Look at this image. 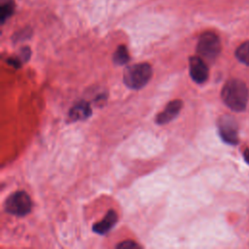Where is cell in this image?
Returning a JSON list of instances; mask_svg holds the SVG:
<instances>
[{"label": "cell", "instance_id": "cell-11", "mask_svg": "<svg viewBox=\"0 0 249 249\" xmlns=\"http://www.w3.org/2000/svg\"><path fill=\"white\" fill-rule=\"evenodd\" d=\"M236 58L249 66V41L242 43L235 51Z\"/></svg>", "mask_w": 249, "mask_h": 249}, {"label": "cell", "instance_id": "cell-15", "mask_svg": "<svg viewBox=\"0 0 249 249\" xmlns=\"http://www.w3.org/2000/svg\"><path fill=\"white\" fill-rule=\"evenodd\" d=\"M30 34H31V30H30L29 28H25V29H22L20 32L15 34V35H16V37H17L18 39L22 40V38L24 39V38H26V37H29Z\"/></svg>", "mask_w": 249, "mask_h": 249}, {"label": "cell", "instance_id": "cell-13", "mask_svg": "<svg viewBox=\"0 0 249 249\" xmlns=\"http://www.w3.org/2000/svg\"><path fill=\"white\" fill-rule=\"evenodd\" d=\"M118 248H134V247H139V245L137 243H135L134 241L131 240H126V241H123L122 243L117 245Z\"/></svg>", "mask_w": 249, "mask_h": 249}, {"label": "cell", "instance_id": "cell-5", "mask_svg": "<svg viewBox=\"0 0 249 249\" xmlns=\"http://www.w3.org/2000/svg\"><path fill=\"white\" fill-rule=\"evenodd\" d=\"M218 129L221 138L226 143L231 145L238 143V125L231 116H222L218 121Z\"/></svg>", "mask_w": 249, "mask_h": 249}, {"label": "cell", "instance_id": "cell-14", "mask_svg": "<svg viewBox=\"0 0 249 249\" xmlns=\"http://www.w3.org/2000/svg\"><path fill=\"white\" fill-rule=\"evenodd\" d=\"M19 56H20V60L21 61H26L29 56H30V50L28 47H24L21 49L20 51V53H19Z\"/></svg>", "mask_w": 249, "mask_h": 249}, {"label": "cell", "instance_id": "cell-7", "mask_svg": "<svg viewBox=\"0 0 249 249\" xmlns=\"http://www.w3.org/2000/svg\"><path fill=\"white\" fill-rule=\"evenodd\" d=\"M182 101L175 99L170 101L166 107L164 108V110L162 112H160L156 119V122L159 124H165L167 123H169L170 121H172L174 118H176V116L180 113L181 109H182Z\"/></svg>", "mask_w": 249, "mask_h": 249}, {"label": "cell", "instance_id": "cell-8", "mask_svg": "<svg viewBox=\"0 0 249 249\" xmlns=\"http://www.w3.org/2000/svg\"><path fill=\"white\" fill-rule=\"evenodd\" d=\"M117 220H118L117 213L114 210H109L105 215V217L103 218V220L93 225L92 231L99 234H105L114 227Z\"/></svg>", "mask_w": 249, "mask_h": 249}, {"label": "cell", "instance_id": "cell-6", "mask_svg": "<svg viewBox=\"0 0 249 249\" xmlns=\"http://www.w3.org/2000/svg\"><path fill=\"white\" fill-rule=\"evenodd\" d=\"M190 75L197 84H203L208 79V67L200 56L190 57Z\"/></svg>", "mask_w": 249, "mask_h": 249}, {"label": "cell", "instance_id": "cell-3", "mask_svg": "<svg viewBox=\"0 0 249 249\" xmlns=\"http://www.w3.org/2000/svg\"><path fill=\"white\" fill-rule=\"evenodd\" d=\"M196 52L204 59L209 61L214 60L221 52V42L219 37L213 32H204L198 39Z\"/></svg>", "mask_w": 249, "mask_h": 249}, {"label": "cell", "instance_id": "cell-4", "mask_svg": "<svg viewBox=\"0 0 249 249\" xmlns=\"http://www.w3.org/2000/svg\"><path fill=\"white\" fill-rule=\"evenodd\" d=\"M5 210L18 217L27 215L31 211L32 203L29 196L23 192L18 191L12 194L5 201Z\"/></svg>", "mask_w": 249, "mask_h": 249}, {"label": "cell", "instance_id": "cell-2", "mask_svg": "<svg viewBox=\"0 0 249 249\" xmlns=\"http://www.w3.org/2000/svg\"><path fill=\"white\" fill-rule=\"evenodd\" d=\"M152 67L148 63H138L128 66L124 73V83L132 89L146 86L152 77Z\"/></svg>", "mask_w": 249, "mask_h": 249}, {"label": "cell", "instance_id": "cell-16", "mask_svg": "<svg viewBox=\"0 0 249 249\" xmlns=\"http://www.w3.org/2000/svg\"><path fill=\"white\" fill-rule=\"evenodd\" d=\"M243 158L247 163H249V149H245L243 152Z\"/></svg>", "mask_w": 249, "mask_h": 249}, {"label": "cell", "instance_id": "cell-12", "mask_svg": "<svg viewBox=\"0 0 249 249\" xmlns=\"http://www.w3.org/2000/svg\"><path fill=\"white\" fill-rule=\"evenodd\" d=\"M15 10V4L13 0L7 1L5 4L1 7V22L3 23L9 17L12 16Z\"/></svg>", "mask_w": 249, "mask_h": 249}, {"label": "cell", "instance_id": "cell-1", "mask_svg": "<svg viewBox=\"0 0 249 249\" xmlns=\"http://www.w3.org/2000/svg\"><path fill=\"white\" fill-rule=\"evenodd\" d=\"M221 97L230 109L235 112H242L247 106L249 90L243 81L231 79L223 87Z\"/></svg>", "mask_w": 249, "mask_h": 249}, {"label": "cell", "instance_id": "cell-9", "mask_svg": "<svg viewBox=\"0 0 249 249\" xmlns=\"http://www.w3.org/2000/svg\"><path fill=\"white\" fill-rule=\"evenodd\" d=\"M91 115V108L89 104L84 100L76 103L69 111V120L71 122L85 120Z\"/></svg>", "mask_w": 249, "mask_h": 249}, {"label": "cell", "instance_id": "cell-10", "mask_svg": "<svg viewBox=\"0 0 249 249\" xmlns=\"http://www.w3.org/2000/svg\"><path fill=\"white\" fill-rule=\"evenodd\" d=\"M113 60L118 65H124L129 60L128 52H127V49H126L125 46L121 45V46L118 47V49L114 53Z\"/></svg>", "mask_w": 249, "mask_h": 249}]
</instances>
